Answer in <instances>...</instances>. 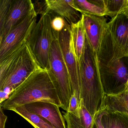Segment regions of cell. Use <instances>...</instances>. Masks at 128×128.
<instances>
[{
    "instance_id": "1",
    "label": "cell",
    "mask_w": 128,
    "mask_h": 128,
    "mask_svg": "<svg viewBox=\"0 0 128 128\" xmlns=\"http://www.w3.org/2000/svg\"><path fill=\"white\" fill-rule=\"evenodd\" d=\"M46 102L61 107L50 70L40 67L0 104L3 110L14 108L32 102Z\"/></svg>"
},
{
    "instance_id": "2",
    "label": "cell",
    "mask_w": 128,
    "mask_h": 128,
    "mask_svg": "<svg viewBox=\"0 0 128 128\" xmlns=\"http://www.w3.org/2000/svg\"><path fill=\"white\" fill-rule=\"evenodd\" d=\"M80 98L94 118L101 109L105 95L101 82L99 62L85 35L82 55L79 62Z\"/></svg>"
},
{
    "instance_id": "3",
    "label": "cell",
    "mask_w": 128,
    "mask_h": 128,
    "mask_svg": "<svg viewBox=\"0 0 128 128\" xmlns=\"http://www.w3.org/2000/svg\"><path fill=\"white\" fill-rule=\"evenodd\" d=\"M40 67L25 40L0 60V91L10 96Z\"/></svg>"
},
{
    "instance_id": "4",
    "label": "cell",
    "mask_w": 128,
    "mask_h": 128,
    "mask_svg": "<svg viewBox=\"0 0 128 128\" xmlns=\"http://www.w3.org/2000/svg\"><path fill=\"white\" fill-rule=\"evenodd\" d=\"M33 27L26 39L36 62L42 68L49 69V56L52 42L58 36L52 26V15L45 11Z\"/></svg>"
},
{
    "instance_id": "5",
    "label": "cell",
    "mask_w": 128,
    "mask_h": 128,
    "mask_svg": "<svg viewBox=\"0 0 128 128\" xmlns=\"http://www.w3.org/2000/svg\"><path fill=\"white\" fill-rule=\"evenodd\" d=\"M49 70L54 77L55 86L60 108L68 111L73 94L70 76L61 52L58 36L52 44L49 56Z\"/></svg>"
},
{
    "instance_id": "6",
    "label": "cell",
    "mask_w": 128,
    "mask_h": 128,
    "mask_svg": "<svg viewBox=\"0 0 128 128\" xmlns=\"http://www.w3.org/2000/svg\"><path fill=\"white\" fill-rule=\"evenodd\" d=\"M99 67L105 95H116L126 90L128 79V57L109 65L99 63Z\"/></svg>"
},
{
    "instance_id": "7",
    "label": "cell",
    "mask_w": 128,
    "mask_h": 128,
    "mask_svg": "<svg viewBox=\"0 0 128 128\" xmlns=\"http://www.w3.org/2000/svg\"><path fill=\"white\" fill-rule=\"evenodd\" d=\"M58 39L63 57L70 76L73 92L76 94L78 102H80L79 64L73 47L70 25L67 22L63 29L58 33Z\"/></svg>"
},
{
    "instance_id": "8",
    "label": "cell",
    "mask_w": 128,
    "mask_h": 128,
    "mask_svg": "<svg viewBox=\"0 0 128 128\" xmlns=\"http://www.w3.org/2000/svg\"><path fill=\"white\" fill-rule=\"evenodd\" d=\"M38 14L35 8L25 18L14 27L0 42V60L26 39L37 20Z\"/></svg>"
},
{
    "instance_id": "9",
    "label": "cell",
    "mask_w": 128,
    "mask_h": 128,
    "mask_svg": "<svg viewBox=\"0 0 128 128\" xmlns=\"http://www.w3.org/2000/svg\"><path fill=\"white\" fill-rule=\"evenodd\" d=\"M106 33L118 51L128 57V14L122 12L111 18Z\"/></svg>"
},
{
    "instance_id": "10",
    "label": "cell",
    "mask_w": 128,
    "mask_h": 128,
    "mask_svg": "<svg viewBox=\"0 0 128 128\" xmlns=\"http://www.w3.org/2000/svg\"><path fill=\"white\" fill-rule=\"evenodd\" d=\"M85 35L94 52L97 55L103 36L108 29V22L104 16L83 13Z\"/></svg>"
},
{
    "instance_id": "11",
    "label": "cell",
    "mask_w": 128,
    "mask_h": 128,
    "mask_svg": "<svg viewBox=\"0 0 128 128\" xmlns=\"http://www.w3.org/2000/svg\"><path fill=\"white\" fill-rule=\"evenodd\" d=\"M24 106L28 111L42 117L56 128H66L58 106L43 102H35Z\"/></svg>"
},
{
    "instance_id": "12",
    "label": "cell",
    "mask_w": 128,
    "mask_h": 128,
    "mask_svg": "<svg viewBox=\"0 0 128 128\" xmlns=\"http://www.w3.org/2000/svg\"><path fill=\"white\" fill-rule=\"evenodd\" d=\"M34 8V4L30 0H13L3 30L0 32V42Z\"/></svg>"
},
{
    "instance_id": "13",
    "label": "cell",
    "mask_w": 128,
    "mask_h": 128,
    "mask_svg": "<svg viewBox=\"0 0 128 128\" xmlns=\"http://www.w3.org/2000/svg\"><path fill=\"white\" fill-rule=\"evenodd\" d=\"M46 10L62 17L70 25L81 20V13L78 11L74 0H46Z\"/></svg>"
},
{
    "instance_id": "14",
    "label": "cell",
    "mask_w": 128,
    "mask_h": 128,
    "mask_svg": "<svg viewBox=\"0 0 128 128\" xmlns=\"http://www.w3.org/2000/svg\"><path fill=\"white\" fill-rule=\"evenodd\" d=\"M79 116L67 111L62 112L66 128H95L94 118L84 105L82 99L78 103Z\"/></svg>"
},
{
    "instance_id": "15",
    "label": "cell",
    "mask_w": 128,
    "mask_h": 128,
    "mask_svg": "<svg viewBox=\"0 0 128 128\" xmlns=\"http://www.w3.org/2000/svg\"><path fill=\"white\" fill-rule=\"evenodd\" d=\"M101 108L128 114V86L123 92L119 94L105 95Z\"/></svg>"
},
{
    "instance_id": "16",
    "label": "cell",
    "mask_w": 128,
    "mask_h": 128,
    "mask_svg": "<svg viewBox=\"0 0 128 128\" xmlns=\"http://www.w3.org/2000/svg\"><path fill=\"white\" fill-rule=\"evenodd\" d=\"M70 27L74 50L79 64L85 41V32L82 17L79 21L70 25Z\"/></svg>"
},
{
    "instance_id": "17",
    "label": "cell",
    "mask_w": 128,
    "mask_h": 128,
    "mask_svg": "<svg viewBox=\"0 0 128 128\" xmlns=\"http://www.w3.org/2000/svg\"><path fill=\"white\" fill-rule=\"evenodd\" d=\"M102 109L104 114L102 120L104 128H128V113Z\"/></svg>"
},
{
    "instance_id": "18",
    "label": "cell",
    "mask_w": 128,
    "mask_h": 128,
    "mask_svg": "<svg viewBox=\"0 0 128 128\" xmlns=\"http://www.w3.org/2000/svg\"><path fill=\"white\" fill-rule=\"evenodd\" d=\"M74 1L81 14L86 13L101 16L106 15L104 0H74Z\"/></svg>"
},
{
    "instance_id": "19",
    "label": "cell",
    "mask_w": 128,
    "mask_h": 128,
    "mask_svg": "<svg viewBox=\"0 0 128 128\" xmlns=\"http://www.w3.org/2000/svg\"><path fill=\"white\" fill-rule=\"evenodd\" d=\"M12 111L21 116L35 128H56L42 117L28 111L24 105L14 108Z\"/></svg>"
},
{
    "instance_id": "20",
    "label": "cell",
    "mask_w": 128,
    "mask_h": 128,
    "mask_svg": "<svg viewBox=\"0 0 128 128\" xmlns=\"http://www.w3.org/2000/svg\"><path fill=\"white\" fill-rule=\"evenodd\" d=\"M128 0H104L106 15L111 18L123 12L126 8Z\"/></svg>"
},
{
    "instance_id": "21",
    "label": "cell",
    "mask_w": 128,
    "mask_h": 128,
    "mask_svg": "<svg viewBox=\"0 0 128 128\" xmlns=\"http://www.w3.org/2000/svg\"><path fill=\"white\" fill-rule=\"evenodd\" d=\"M13 0H0V32L3 30Z\"/></svg>"
},
{
    "instance_id": "22",
    "label": "cell",
    "mask_w": 128,
    "mask_h": 128,
    "mask_svg": "<svg viewBox=\"0 0 128 128\" xmlns=\"http://www.w3.org/2000/svg\"><path fill=\"white\" fill-rule=\"evenodd\" d=\"M52 28L54 32L58 33L64 28L66 25V22L65 21L64 18L60 16H54L53 14H52Z\"/></svg>"
},
{
    "instance_id": "23",
    "label": "cell",
    "mask_w": 128,
    "mask_h": 128,
    "mask_svg": "<svg viewBox=\"0 0 128 128\" xmlns=\"http://www.w3.org/2000/svg\"><path fill=\"white\" fill-rule=\"evenodd\" d=\"M79 102L76 94L73 92L70 99L68 110L67 112L72 113L76 116H79V110L78 108Z\"/></svg>"
},
{
    "instance_id": "24",
    "label": "cell",
    "mask_w": 128,
    "mask_h": 128,
    "mask_svg": "<svg viewBox=\"0 0 128 128\" xmlns=\"http://www.w3.org/2000/svg\"><path fill=\"white\" fill-rule=\"evenodd\" d=\"M104 114V110L101 108L96 114L94 117L95 128H104L102 120Z\"/></svg>"
},
{
    "instance_id": "25",
    "label": "cell",
    "mask_w": 128,
    "mask_h": 128,
    "mask_svg": "<svg viewBox=\"0 0 128 128\" xmlns=\"http://www.w3.org/2000/svg\"><path fill=\"white\" fill-rule=\"evenodd\" d=\"M0 107V128H5L7 116L4 114L2 107Z\"/></svg>"
},
{
    "instance_id": "26",
    "label": "cell",
    "mask_w": 128,
    "mask_h": 128,
    "mask_svg": "<svg viewBox=\"0 0 128 128\" xmlns=\"http://www.w3.org/2000/svg\"><path fill=\"white\" fill-rule=\"evenodd\" d=\"M123 12H126V13H127V14H128V0L126 8V9H125V10H124Z\"/></svg>"
},
{
    "instance_id": "27",
    "label": "cell",
    "mask_w": 128,
    "mask_h": 128,
    "mask_svg": "<svg viewBox=\"0 0 128 128\" xmlns=\"http://www.w3.org/2000/svg\"><path fill=\"white\" fill-rule=\"evenodd\" d=\"M127 86H128V80H127Z\"/></svg>"
}]
</instances>
